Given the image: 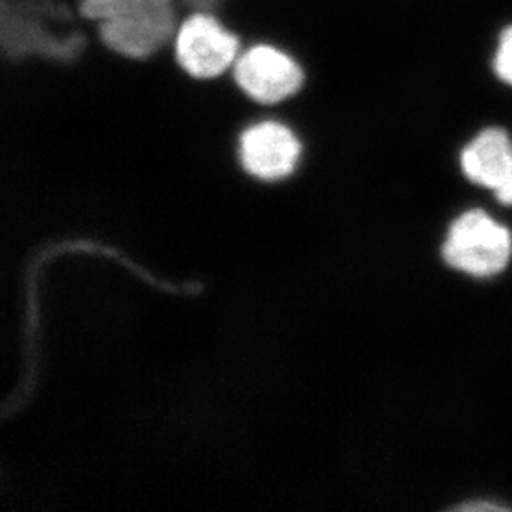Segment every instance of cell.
Segmentation results:
<instances>
[{"label":"cell","instance_id":"1","mask_svg":"<svg viewBox=\"0 0 512 512\" xmlns=\"http://www.w3.org/2000/svg\"><path fill=\"white\" fill-rule=\"evenodd\" d=\"M244 44L213 10L183 15L174 35V62L194 80H216L231 73Z\"/></svg>","mask_w":512,"mask_h":512},{"label":"cell","instance_id":"10","mask_svg":"<svg viewBox=\"0 0 512 512\" xmlns=\"http://www.w3.org/2000/svg\"><path fill=\"white\" fill-rule=\"evenodd\" d=\"M458 509H461V511H483V509L484 511H506V506L493 503H471L463 504Z\"/></svg>","mask_w":512,"mask_h":512},{"label":"cell","instance_id":"8","mask_svg":"<svg viewBox=\"0 0 512 512\" xmlns=\"http://www.w3.org/2000/svg\"><path fill=\"white\" fill-rule=\"evenodd\" d=\"M494 72L512 87V25L499 37L498 50L494 55Z\"/></svg>","mask_w":512,"mask_h":512},{"label":"cell","instance_id":"7","mask_svg":"<svg viewBox=\"0 0 512 512\" xmlns=\"http://www.w3.org/2000/svg\"><path fill=\"white\" fill-rule=\"evenodd\" d=\"M174 5H178V0H78L77 10L83 20L97 24L115 17L170 9Z\"/></svg>","mask_w":512,"mask_h":512},{"label":"cell","instance_id":"9","mask_svg":"<svg viewBox=\"0 0 512 512\" xmlns=\"http://www.w3.org/2000/svg\"><path fill=\"white\" fill-rule=\"evenodd\" d=\"M224 0H178L179 9L184 14L193 12V10H216L221 7Z\"/></svg>","mask_w":512,"mask_h":512},{"label":"cell","instance_id":"3","mask_svg":"<svg viewBox=\"0 0 512 512\" xmlns=\"http://www.w3.org/2000/svg\"><path fill=\"white\" fill-rule=\"evenodd\" d=\"M511 256L509 229L479 209L461 214L443 244L446 264L474 277L496 276L508 267Z\"/></svg>","mask_w":512,"mask_h":512},{"label":"cell","instance_id":"2","mask_svg":"<svg viewBox=\"0 0 512 512\" xmlns=\"http://www.w3.org/2000/svg\"><path fill=\"white\" fill-rule=\"evenodd\" d=\"M304 145L294 126L254 105L251 121L237 135L242 170L261 181L289 178L299 166Z\"/></svg>","mask_w":512,"mask_h":512},{"label":"cell","instance_id":"4","mask_svg":"<svg viewBox=\"0 0 512 512\" xmlns=\"http://www.w3.org/2000/svg\"><path fill=\"white\" fill-rule=\"evenodd\" d=\"M231 77L251 102L264 108L277 107L294 98L307 82L302 63L269 42L244 47L232 67Z\"/></svg>","mask_w":512,"mask_h":512},{"label":"cell","instance_id":"5","mask_svg":"<svg viewBox=\"0 0 512 512\" xmlns=\"http://www.w3.org/2000/svg\"><path fill=\"white\" fill-rule=\"evenodd\" d=\"M183 12L178 5L148 14L126 15L95 24L105 49L128 60H148L173 45Z\"/></svg>","mask_w":512,"mask_h":512},{"label":"cell","instance_id":"6","mask_svg":"<svg viewBox=\"0 0 512 512\" xmlns=\"http://www.w3.org/2000/svg\"><path fill=\"white\" fill-rule=\"evenodd\" d=\"M461 170L471 183L499 193L512 183V140L501 128L481 131L461 153Z\"/></svg>","mask_w":512,"mask_h":512}]
</instances>
